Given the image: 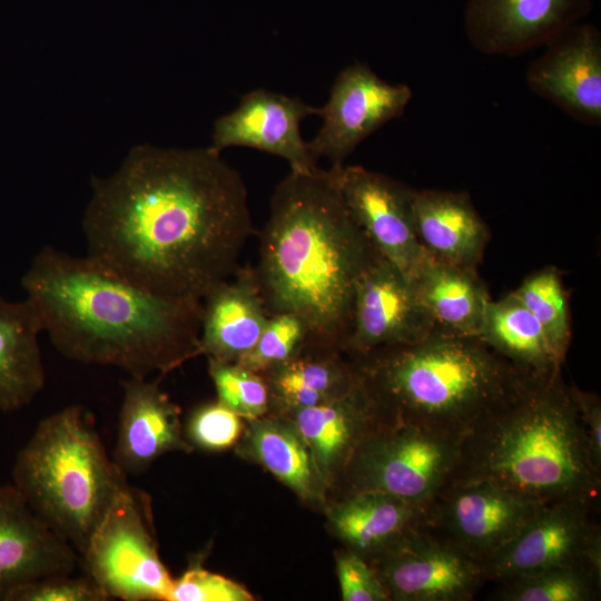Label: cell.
Here are the masks:
<instances>
[{"mask_svg":"<svg viewBox=\"0 0 601 601\" xmlns=\"http://www.w3.org/2000/svg\"><path fill=\"white\" fill-rule=\"evenodd\" d=\"M91 190L86 256L164 297L201 302L238 269L253 233L246 185L210 146H136Z\"/></svg>","mask_w":601,"mask_h":601,"instance_id":"6da1fadb","label":"cell"},{"mask_svg":"<svg viewBox=\"0 0 601 601\" xmlns=\"http://www.w3.org/2000/svg\"><path fill=\"white\" fill-rule=\"evenodd\" d=\"M21 287L42 332L68 359L148 377L200 354L201 302L151 293L88 256L45 246Z\"/></svg>","mask_w":601,"mask_h":601,"instance_id":"7a4b0ae2","label":"cell"},{"mask_svg":"<svg viewBox=\"0 0 601 601\" xmlns=\"http://www.w3.org/2000/svg\"><path fill=\"white\" fill-rule=\"evenodd\" d=\"M377 255L331 168L290 170L272 195L254 270L269 315H297L307 342L342 352L357 282Z\"/></svg>","mask_w":601,"mask_h":601,"instance_id":"3957f363","label":"cell"},{"mask_svg":"<svg viewBox=\"0 0 601 601\" xmlns=\"http://www.w3.org/2000/svg\"><path fill=\"white\" fill-rule=\"evenodd\" d=\"M352 361L383 423L460 439L539 381L477 337L439 332Z\"/></svg>","mask_w":601,"mask_h":601,"instance_id":"277c9868","label":"cell"},{"mask_svg":"<svg viewBox=\"0 0 601 601\" xmlns=\"http://www.w3.org/2000/svg\"><path fill=\"white\" fill-rule=\"evenodd\" d=\"M470 481H489L544 503L598 502L601 474L591 464L562 375L532 381L462 439L449 483Z\"/></svg>","mask_w":601,"mask_h":601,"instance_id":"5b68a950","label":"cell"},{"mask_svg":"<svg viewBox=\"0 0 601 601\" xmlns=\"http://www.w3.org/2000/svg\"><path fill=\"white\" fill-rule=\"evenodd\" d=\"M11 476L36 516L79 556L128 483L78 404L38 423L17 453Z\"/></svg>","mask_w":601,"mask_h":601,"instance_id":"8992f818","label":"cell"},{"mask_svg":"<svg viewBox=\"0 0 601 601\" xmlns=\"http://www.w3.org/2000/svg\"><path fill=\"white\" fill-rule=\"evenodd\" d=\"M79 560L109 600L168 601L174 579L158 554L149 499L129 482Z\"/></svg>","mask_w":601,"mask_h":601,"instance_id":"52a82bcc","label":"cell"},{"mask_svg":"<svg viewBox=\"0 0 601 601\" xmlns=\"http://www.w3.org/2000/svg\"><path fill=\"white\" fill-rule=\"evenodd\" d=\"M462 439L383 423L356 449L344 473L351 491H381L427 506L450 482Z\"/></svg>","mask_w":601,"mask_h":601,"instance_id":"ba28073f","label":"cell"},{"mask_svg":"<svg viewBox=\"0 0 601 601\" xmlns=\"http://www.w3.org/2000/svg\"><path fill=\"white\" fill-rule=\"evenodd\" d=\"M545 504L489 481L449 483L427 505L425 528L482 565Z\"/></svg>","mask_w":601,"mask_h":601,"instance_id":"9c48e42d","label":"cell"},{"mask_svg":"<svg viewBox=\"0 0 601 601\" xmlns=\"http://www.w3.org/2000/svg\"><path fill=\"white\" fill-rule=\"evenodd\" d=\"M597 501L545 504L495 555L482 564L486 581H505L556 566L585 563L601 569Z\"/></svg>","mask_w":601,"mask_h":601,"instance_id":"30bf717a","label":"cell"},{"mask_svg":"<svg viewBox=\"0 0 601 601\" xmlns=\"http://www.w3.org/2000/svg\"><path fill=\"white\" fill-rule=\"evenodd\" d=\"M412 89L381 79L368 66L353 63L336 77L327 102L315 108L323 124L308 147L316 159L325 157L332 168L344 160L371 134L403 115Z\"/></svg>","mask_w":601,"mask_h":601,"instance_id":"8fae6325","label":"cell"},{"mask_svg":"<svg viewBox=\"0 0 601 601\" xmlns=\"http://www.w3.org/2000/svg\"><path fill=\"white\" fill-rule=\"evenodd\" d=\"M434 332L411 282L378 254L357 282L343 354L355 359L383 347L422 341Z\"/></svg>","mask_w":601,"mask_h":601,"instance_id":"7c38bea8","label":"cell"},{"mask_svg":"<svg viewBox=\"0 0 601 601\" xmlns=\"http://www.w3.org/2000/svg\"><path fill=\"white\" fill-rule=\"evenodd\" d=\"M329 168L353 219L376 252L410 280L427 257L415 231V189L362 166Z\"/></svg>","mask_w":601,"mask_h":601,"instance_id":"4fadbf2b","label":"cell"},{"mask_svg":"<svg viewBox=\"0 0 601 601\" xmlns=\"http://www.w3.org/2000/svg\"><path fill=\"white\" fill-rule=\"evenodd\" d=\"M394 601H471L482 565L425 525L371 563Z\"/></svg>","mask_w":601,"mask_h":601,"instance_id":"5bb4252c","label":"cell"},{"mask_svg":"<svg viewBox=\"0 0 601 601\" xmlns=\"http://www.w3.org/2000/svg\"><path fill=\"white\" fill-rule=\"evenodd\" d=\"M528 68V87L584 125H601V33L574 23L545 45Z\"/></svg>","mask_w":601,"mask_h":601,"instance_id":"9a60e30c","label":"cell"},{"mask_svg":"<svg viewBox=\"0 0 601 601\" xmlns=\"http://www.w3.org/2000/svg\"><path fill=\"white\" fill-rule=\"evenodd\" d=\"M311 115L315 108L298 97L256 89L215 120L210 147L218 152L248 147L285 159L292 171H313L317 159L300 134V122Z\"/></svg>","mask_w":601,"mask_h":601,"instance_id":"2e32d148","label":"cell"},{"mask_svg":"<svg viewBox=\"0 0 601 601\" xmlns=\"http://www.w3.org/2000/svg\"><path fill=\"white\" fill-rule=\"evenodd\" d=\"M591 10V0H469L464 28L481 53L516 56L544 46Z\"/></svg>","mask_w":601,"mask_h":601,"instance_id":"e0dca14e","label":"cell"},{"mask_svg":"<svg viewBox=\"0 0 601 601\" xmlns=\"http://www.w3.org/2000/svg\"><path fill=\"white\" fill-rule=\"evenodd\" d=\"M79 554L27 505L12 484L0 485V601L31 581L72 574Z\"/></svg>","mask_w":601,"mask_h":601,"instance_id":"ac0fdd59","label":"cell"},{"mask_svg":"<svg viewBox=\"0 0 601 601\" xmlns=\"http://www.w3.org/2000/svg\"><path fill=\"white\" fill-rule=\"evenodd\" d=\"M114 462L128 476L145 472L170 452H190L183 433L180 410L160 390L158 382L129 376L121 382Z\"/></svg>","mask_w":601,"mask_h":601,"instance_id":"d6986e66","label":"cell"},{"mask_svg":"<svg viewBox=\"0 0 601 601\" xmlns=\"http://www.w3.org/2000/svg\"><path fill=\"white\" fill-rule=\"evenodd\" d=\"M288 414L326 483L345 471L359 444L383 424L378 408L359 376L339 396Z\"/></svg>","mask_w":601,"mask_h":601,"instance_id":"ffe728a7","label":"cell"},{"mask_svg":"<svg viewBox=\"0 0 601 601\" xmlns=\"http://www.w3.org/2000/svg\"><path fill=\"white\" fill-rule=\"evenodd\" d=\"M269 317L254 268L238 267L201 300L199 353L237 363L254 347Z\"/></svg>","mask_w":601,"mask_h":601,"instance_id":"44dd1931","label":"cell"},{"mask_svg":"<svg viewBox=\"0 0 601 601\" xmlns=\"http://www.w3.org/2000/svg\"><path fill=\"white\" fill-rule=\"evenodd\" d=\"M413 217L431 259L470 268L481 263L491 235L466 191L415 189Z\"/></svg>","mask_w":601,"mask_h":601,"instance_id":"7402d4cb","label":"cell"},{"mask_svg":"<svg viewBox=\"0 0 601 601\" xmlns=\"http://www.w3.org/2000/svg\"><path fill=\"white\" fill-rule=\"evenodd\" d=\"M427 506L381 491H349L329 510L348 549L372 563L426 523Z\"/></svg>","mask_w":601,"mask_h":601,"instance_id":"603a6c76","label":"cell"},{"mask_svg":"<svg viewBox=\"0 0 601 601\" xmlns=\"http://www.w3.org/2000/svg\"><path fill=\"white\" fill-rule=\"evenodd\" d=\"M410 282L435 332L479 336L491 297L476 268L447 265L427 256Z\"/></svg>","mask_w":601,"mask_h":601,"instance_id":"cb8c5ba5","label":"cell"},{"mask_svg":"<svg viewBox=\"0 0 601 601\" xmlns=\"http://www.w3.org/2000/svg\"><path fill=\"white\" fill-rule=\"evenodd\" d=\"M40 333L38 316L24 298L0 296V412L27 406L43 390Z\"/></svg>","mask_w":601,"mask_h":601,"instance_id":"d4e9b609","label":"cell"},{"mask_svg":"<svg viewBox=\"0 0 601 601\" xmlns=\"http://www.w3.org/2000/svg\"><path fill=\"white\" fill-rule=\"evenodd\" d=\"M334 347L306 342L286 362L267 371L270 402L287 413L328 402L358 378L355 365Z\"/></svg>","mask_w":601,"mask_h":601,"instance_id":"484cf974","label":"cell"},{"mask_svg":"<svg viewBox=\"0 0 601 601\" xmlns=\"http://www.w3.org/2000/svg\"><path fill=\"white\" fill-rule=\"evenodd\" d=\"M477 338L534 380L562 375L563 361L539 322L512 292L501 299H490Z\"/></svg>","mask_w":601,"mask_h":601,"instance_id":"4316f807","label":"cell"},{"mask_svg":"<svg viewBox=\"0 0 601 601\" xmlns=\"http://www.w3.org/2000/svg\"><path fill=\"white\" fill-rule=\"evenodd\" d=\"M242 453L299 497L313 503L324 501L327 483L308 445L289 420L260 417L249 421Z\"/></svg>","mask_w":601,"mask_h":601,"instance_id":"83f0119b","label":"cell"},{"mask_svg":"<svg viewBox=\"0 0 601 601\" xmlns=\"http://www.w3.org/2000/svg\"><path fill=\"white\" fill-rule=\"evenodd\" d=\"M497 601H595L601 592V569L568 564L499 582Z\"/></svg>","mask_w":601,"mask_h":601,"instance_id":"f1b7e54d","label":"cell"},{"mask_svg":"<svg viewBox=\"0 0 601 601\" xmlns=\"http://www.w3.org/2000/svg\"><path fill=\"white\" fill-rule=\"evenodd\" d=\"M541 325L552 349L564 362L571 342V316L561 272L554 266L529 275L512 292Z\"/></svg>","mask_w":601,"mask_h":601,"instance_id":"f546056e","label":"cell"},{"mask_svg":"<svg viewBox=\"0 0 601 601\" xmlns=\"http://www.w3.org/2000/svg\"><path fill=\"white\" fill-rule=\"evenodd\" d=\"M208 372L218 401L240 417L260 418L269 410L270 393L262 374L214 358H208Z\"/></svg>","mask_w":601,"mask_h":601,"instance_id":"4dcf8cb0","label":"cell"},{"mask_svg":"<svg viewBox=\"0 0 601 601\" xmlns=\"http://www.w3.org/2000/svg\"><path fill=\"white\" fill-rule=\"evenodd\" d=\"M307 341V327L297 315L274 314L254 347L236 364L264 374L294 356Z\"/></svg>","mask_w":601,"mask_h":601,"instance_id":"1f68e13d","label":"cell"},{"mask_svg":"<svg viewBox=\"0 0 601 601\" xmlns=\"http://www.w3.org/2000/svg\"><path fill=\"white\" fill-rule=\"evenodd\" d=\"M242 417L219 401L199 406L189 417L187 434L191 444L219 451L236 443L242 433Z\"/></svg>","mask_w":601,"mask_h":601,"instance_id":"d6a6232c","label":"cell"},{"mask_svg":"<svg viewBox=\"0 0 601 601\" xmlns=\"http://www.w3.org/2000/svg\"><path fill=\"white\" fill-rule=\"evenodd\" d=\"M253 595L240 584L199 564L191 565L174 579L168 601H252Z\"/></svg>","mask_w":601,"mask_h":601,"instance_id":"836d02e7","label":"cell"},{"mask_svg":"<svg viewBox=\"0 0 601 601\" xmlns=\"http://www.w3.org/2000/svg\"><path fill=\"white\" fill-rule=\"evenodd\" d=\"M109 598L88 575L56 574L14 590L7 601H107Z\"/></svg>","mask_w":601,"mask_h":601,"instance_id":"e575fe53","label":"cell"},{"mask_svg":"<svg viewBox=\"0 0 601 601\" xmlns=\"http://www.w3.org/2000/svg\"><path fill=\"white\" fill-rule=\"evenodd\" d=\"M336 572L344 601L390 600L373 565L351 549L337 554Z\"/></svg>","mask_w":601,"mask_h":601,"instance_id":"d590c367","label":"cell"},{"mask_svg":"<svg viewBox=\"0 0 601 601\" xmlns=\"http://www.w3.org/2000/svg\"><path fill=\"white\" fill-rule=\"evenodd\" d=\"M569 393L578 411L584 432L587 450L591 464L601 474V401L591 392L569 386Z\"/></svg>","mask_w":601,"mask_h":601,"instance_id":"8d00e7d4","label":"cell"}]
</instances>
